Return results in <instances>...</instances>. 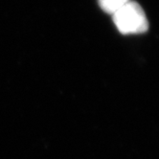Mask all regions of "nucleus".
<instances>
[{
	"instance_id": "f03ea898",
	"label": "nucleus",
	"mask_w": 159,
	"mask_h": 159,
	"mask_svg": "<svg viewBox=\"0 0 159 159\" xmlns=\"http://www.w3.org/2000/svg\"><path fill=\"white\" fill-rule=\"evenodd\" d=\"M130 0H98L101 9L104 12L113 15L119 9L129 3Z\"/></svg>"
},
{
	"instance_id": "f257e3e1",
	"label": "nucleus",
	"mask_w": 159,
	"mask_h": 159,
	"mask_svg": "<svg viewBox=\"0 0 159 159\" xmlns=\"http://www.w3.org/2000/svg\"><path fill=\"white\" fill-rule=\"evenodd\" d=\"M112 16L115 26L123 35L143 34L149 29V21L143 8L131 0Z\"/></svg>"
}]
</instances>
